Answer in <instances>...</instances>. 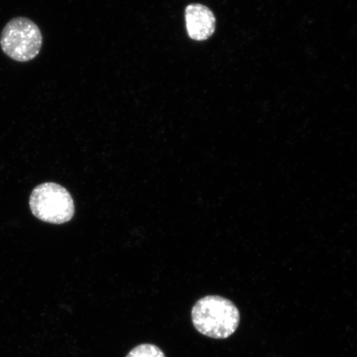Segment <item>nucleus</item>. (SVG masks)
<instances>
[{
    "mask_svg": "<svg viewBox=\"0 0 357 357\" xmlns=\"http://www.w3.org/2000/svg\"><path fill=\"white\" fill-rule=\"evenodd\" d=\"M43 43L39 26L25 17L11 20L0 36V47L4 54L17 62L35 59L41 51Z\"/></svg>",
    "mask_w": 357,
    "mask_h": 357,
    "instance_id": "obj_2",
    "label": "nucleus"
},
{
    "mask_svg": "<svg viewBox=\"0 0 357 357\" xmlns=\"http://www.w3.org/2000/svg\"><path fill=\"white\" fill-rule=\"evenodd\" d=\"M185 24L189 37L195 41L211 38L216 29L213 12L200 3H192L185 8Z\"/></svg>",
    "mask_w": 357,
    "mask_h": 357,
    "instance_id": "obj_4",
    "label": "nucleus"
},
{
    "mask_svg": "<svg viewBox=\"0 0 357 357\" xmlns=\"http://www.w3.org/2000/svg\"><path fill=\"white\" fill-rule=\"evenodd\" d=\"M126 357H166V355L159 347L144 343L134 347Z\"/></svg>",
    "mask_w": 357,
    "mask_h": 357,
    "instance_id": "obj_5",
    "label": "nucleus"
},
{
    "mask_svg": "<svg viewBox=\"0 0 357 357\" xmlns=\"http://www.w3.org/2000/svg\"><path fill=\"white\" fill-rule=\"evenodd\" d=\"M192 323L197 331L214 339H225L238 328L240 314L227 298L209 296L200 298L191 311Z\"/></svg>",
    "mask_w": 357,
    "mask_h": 357,
    "instance_id": "obj_1",
    "label": "nucleus"
},
{
    "mask_svg": "<svg viewBox=\"0 0 357 357\" xmlns=\"http://www.w3.org/2000/svg\"><path fill=\"white\" fill-rule=\"evenodd\" d=\"M29 207L33 215L45 222L63 225L75 214L73 196L63 186L47 182L36 186L29 198Z\"/></svg>",
    "mask_w": 357,
    "mask_h": 357,
    "instance_id": "obj_3",
    "label": "nucleus"
}]
</instances>
